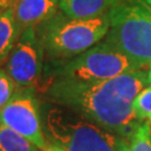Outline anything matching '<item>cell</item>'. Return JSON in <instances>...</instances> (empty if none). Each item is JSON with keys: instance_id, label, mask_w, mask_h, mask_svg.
Here are the masks:
<instances>
[{"instance_id": "1", "label": "cell", "mask_w": 151, "mask_h": 151, "mask_svg": "<svg viewBox=\"0 0 151 151\" xmlns=\"http://www.w3.org/2000/svg\"><path fill=\"white\" fill-rule=\"evenodd\" d=\"M147 84V70H134L93 83L54 80L46 95L58 106L74 111L129 141L140 123L133 111V101Z\"/></svg>"}, {"instance_id": "2", "label": "cell", "mask_w": 151, "mask_h": 151, "mask_svg": "<svg viewBox=\"0 0 151 151\" xmlns=\"http://www.w3.org/2000/svg\"><path fill=\"white\" fill-rule=\"evenodd\" d=\"M109 27V14L75 19L60 10L35 28L43 45L44 56L56 63L73 58L100 43L106 36Z\"/></svg>"}, {"instance_id": "3", "label": "cell", "mask_w": 151, "mask_h": 151, "mask_svg": "<svg viewBox=\"0 0 151 151\" xmlns=\"http://www.w3.org/2000/svg\"><path fill=\"white\" fill-rule=\"evenodd\" d=\"M44 131L49 143L64 151H129L128 140L62 106L47 111Z\"/></svg>"}, {"instance_id": "4", "label": "cell", "mask_w": 151, "mask_h": 151, "mask_svg": "<svg viewBox=\"0 0 151 151\" xmlns=\"http://www.w3.org/2000/svg\"><path fill=\"white\" fill-rule=\"evenodd\" d=\"M104 40L129 57L140 70L151 64V8L141 0H121L109 12Z\"/></svg>"}, {"instance_id": "5", "label": "cell", "mask_w": 151, "mask_h": 151, "mask_svg": "<svg viewBox=\"0 0 151 151\" xmlns=\"http://www.w3.org/2000/svg\"><path fill=\"white\" fill-rule=\"evenodd\" d=\"M52 67H54L55 80L81 83L105 81L140 70L129 57L105 40H101L73 58L53 63Z\"/></svg>"}, {"instance_id": "6", "label": "cell", "mask_w": 151, "mask_h": 151, "mask_svg": "<svg viewBox=\"0 0 151 151\" xmlns=\"http://www.w3.org/2000/svg\"><path fill=\"white\" fill-rule=\"evenodd\" d=\"M44 49L35 27L25 29L6 62V72L10 76L17 92L35 88L42 76Z\"/></svg>"}, {"instance_id": "7", "label": "cell", "mask_w": 151, "mask_h": 151, "mask_svg": "<svg viewBox=\"0 0 151 151\" xmlns=\"http://www.w3.org/2000/svg\"><path fill=\"white\" fill-rule=\"evenodd\" d=\"M0 123L25 137L39 150L48 146L38 103L29 92L15 93L0 109Z\"/></svg>"}, {"instance_id": "8", "label": "cell", "mask_w": 151, "mask_h": 151, "mask_svg": "<svg viewBox=\"0 0 151 151\" xmlns=\"http://www.w3.org/2000/svg\"><path fill=\"white\" fill-rule=\"evenodd\" d=\"M60 0H16L14 14L18 35L54 16L60 11Z\"/></svg>"}, {"instance_id": "9", "label": "cell", "mask_w": 151, "mask_h": 151, "mask_svg": "<svg viewBox=\"0 0 151 151\" xmlns=\"http://www.w3.org/2000/svg\"><path fill=\"white\" fill-rule=\"evenodd\" d=\"M121 0H60V10L75 19H90L104 16Z\"/></svg>"}, {"instance_id": "10", "label": "cell", "mask_w": 151, "mask_h": 151, "mask_svg": "<svg viewBox=\"0 0 151 151\" xmlns=\"http://www.w3.org/2000/svg\"><path fill=\"white\" fill-rule=\"evenodd\" d=\"M18 37L14 7H10L0 12V66L6 64Z\"/></svg>"}, {"instance_id": "11", "label": "cell", "mask_w": 151, "mask_h": 151, "mask_svg": "<svg viewBox=\"0 0 151 151\" xmlns=\"http://www.w3.org/2000/svg\"><path fill=\"white\" fill-rule=\"evenodd\" d=\"M0 151H40L15 130L0 123Z\"/></svg>"}, {"instance_id": "12", "label": "cell", "mask_w": 151, "mask_h": 151, "mask_svg": "<svg viewBox=\"0 0 151 151\" xmlns=\"http://www.w3.org/2000/svg\"><path fill=\"white\" fill-rule=\"evenodd\" d=\"M129 151H151V124L140 122L129 140Z\"/></svg>"}, {"instance_id": "13", "label": "cell", "mask_w": 151, "mask_h": 151, "mask_svg": "<svg viewBox=\"0 0 151 151\" xmlns=\"http://www.w3.org/2000/svg\"><path fill=\"white\" fill-rule=\"evenodd\" d=\"M133 111L140 122L151 124V84L143 87L133 101Z\"/></svg>"}, {"instance_id": "14", "label": "cell", "mask_w": 151, "mask_h": 151, "mask_svg": "<svg viewBox=\"0 0 151 151\" xmlns=\"http://www.w3.org/2000/svg\"><path fill=\"white\" fill-rule=\"evenodd\" d=\"M16 93V86L6 70L0 68V109L4 108Z\"/></svg>"}, {"instance_id": "15", "label": "cell", "mask_w": 151, "mask_h": 151, "mask_svg": "<svg viewBox=\"0 0 151 151\" xmlns=\"http://www.w3.org/2000/svg\"><path fill=\"white\" fill-rule=\"evenodd\" d=\"M16 0H0V12L7 10L8 8L14 7Z\"/></svg>"}, {"instance_id": "16", "label": "cell", "mask_w": 151, "mask_h": 151, "mask_svg": "<svg viewBox=\"0 0 151 151\" xmlns=\"http://www.w3.org/2000/svg\"><path fill=\"white\" fill-rule=\"evenodd\" d=\"M40 151H64L63 149H60V148H58V147L54 146V145H52V143H49L48 142V146L46 147V148H44V149H42Z\"/></svg>"}, {"instance_id": "17", "label": "cell", "mask_w": 151, "mask_h": 151, "mask_svg": "<svg viewBox=\"0 0 151 151\" xmlns=\"http://www.w3.org/2000/svg\"><path fill=\"white\" fill-rule=\"evenodd\" d=\"M147 75H148V83L151 84V64L149 65V67L147 70Z\"/></svg>"}, {"instance_id": "18", "label": "cell", "mask_w": 151, "mask_h": 151, "mask_svg": "<svg viewBox=\"0 0 151 151\" xmlns=\"http://www.w3.org/2000/svg\"><path fill=\"white\" fill-rule=\"evenodd\" d=\"M141 1H143L147 6H149V7L151 8V0H141Z\"/></svg>"}]
</instances>
